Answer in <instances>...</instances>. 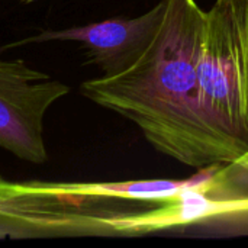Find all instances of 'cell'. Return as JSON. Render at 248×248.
<instances>
[{"instance_id": "3", "label": "cell", "mask_w": 248, "mask_h": 248, "mask_svg": "<svg viewBox=\"0 0 248 248\" xmlns=\"http://www.w3.org/2000/svg\"><path fill=\"white\" fill-rule=\"evenodd\" d=\"M70 87L22 60H0V147L20 160L46 161L44 118Z\"/></svg>"}, {"instance_id": "2", "label": "cell", "mask_w": 248, "mask_h": 248, "mask_svg": "<svg viewBox=\"0 0 248 248\" xmlns=\"http://www.w3.org/2000/svg\"><path fill=\"white\" fill-rule=\"evenodd\" d=\"M199 84L211 124L248 151V0H215L206 10Z\"/></svg>"}, {"instance_id": "6", "label": "cell", "mask_w": 248, "mask_h": 248, "mask_svg": "<svg viewBox=\"0 0 248 248\" xmlns=\"http://www.w3.org/2000/svg\"><path fill=\"white\" fill-rule=\"evenodd\" d=\"M22 1H25V3H31V1H35V0H22Z\"/></svg>"}, {"instance_id": "4", "label": "cell", "mask_w": 248, "mask_h": 248, "mask_svg": "<svg viewBox=\"0 0 248 248\" xmlns=\"http://www.w3.org/2000/svg\"><path fill=\"white\" fill-rule=\"evenodd\" d=\"M164 13L166 0H160L135 17H112L83 26L49 29L12 46L48 41L80 42L89 64L97 65L105 77H112L134 67L148 51L161 28Z\"/></svg>"}, {"instance_id": "5", "label": "cell", "mask_w": 248, "mask_h": 248, "mask_svg": "<svg viewBox=\"0 0 248 248\" xmlns=\"http://www.w3.org/2000/svg\"><path fill=\"white\" fill-rule=\"evenodd\" d=\"M248 196L195 190L144 211H122L112 217L110 237H138L228 217H247Z\"/></svg>"}, {"instance_id": "1", "label": "cell", "mask_w": 248, "mask_h": 248, "mask_svg": "<svg viewBox=\"0 0 248 248\" xmlns=\"http://www.w3.org/2000/svg\"><path fill=\"white\" fill-rule=\"evenodd\" d=\"M205 13L196 0H166L161 28L135 65L80 86L84 97L135 124L158 153L195 169L248 153L217 129L202 108L199 60Z\"/></svg>"}]
</instances>
